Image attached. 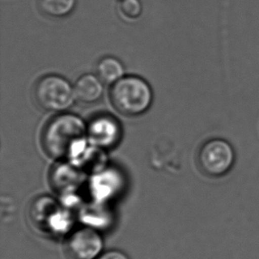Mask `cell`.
<instances>
[{
	"label": "cell",
	"instance_id": "6da1fadb",
	"mask_svg": "<svg viewBox=\"0 0 259 259\" xmlns=\"http://www.w3.org/2000/svg\"><path fill=\"white\" fill-rule=\"evenodd\" d=\"M87 126L74 114H60L46 124L42 133V147L53 158L76 157L85 149Z\"/></svg>",
	"mask_w": 259,
	"mask_h": 259
},
{
	"label": "cell",
	"instance_id": "7a4b0ae2",
	"mask_svg": "<svg viewBox=\"0 0 259 259\" xmlns=\"http://www.w3.org/2000/svg\"><path fill=\"white\" fill-rule=\"evenodd\" d=\"M152 98L150 85L137 76H124L113 83L110 91L112 106L120 114L130 117L146 112Z\"/></svg>",
	"mask_w": 259,
	"mask_h": 259
},
{
	"label": "cell",
	"instance_id": "3957f363",
	"mask_svg": "<svg viewBox=\"0 0 259 259\" xmlns=\"http://www.w3.org/2000/svg\"><path fill=\"white\" fill-rule=\"evenodd\" d=\"M236 151L229 141L213 137L205 141L197 151L200 171L210 178H223L232 172L236 163Z\"/></svg>",
	"mask_w": 259,
	"mask_h": 259
},
{
	"label": "cell",
	"instance_id": "277c9868",
	"mask_svg": "<svg viewBox=\"0 0 259 259\" xmlns=\"http://www.w3.org/2000/svg\"><path fill=\"white\" fill-rule=\"evenodd\" d=\"M35 101L41 108L51 112H60L74 103V88L59 75H46L35 84Z\"/></svg>",
	"mask_w": 259,
	"mask_h": 259
},
{
	"label": "cell",
	"instance_id": "5b68a950",
	"mask_svg": "<svg viewBox=\"0 0 259 259\" xmlns=\"http://www.w3.org/2000/svg\"><path fill=\"white\" fill-rule=\"evenodd\" d=\"M104 240L97 229L88 227L72 232L66 242L70 259H96L101 255Z\"/></svg>",
	"mask_w": 259,
	"mask_h": 259
},
{
	"label": "cell",
	"instance_id": "8992f818",
	"mask_svg": "<svg viewBox=\"0 0 259 259\" xmlns=\"http://www.w3.org/2000/svg\"><path fill=\"white\" fill-rule=\"evenodd\" d=\"M32 221L42 230L53 234H64L69 227L67 215L60 211L54 200L41 197L34 203L31 209Z\"/></svg>",
	"mask_w": 259,
	"mask_h": 259
},
{
	"label": "cell",
	"instance_id": "52a82bcc",
	"mask_svg": "<svg viewBox=\"0 0 259 259\" xmlns=\"http://www.w3.org/2000/svg\"><path fill=\"white\" fill-rule=\"evenodd\" d=\"M88 137L93 144L100 147H111L119 140V123L110 116L95 118L87 127Z\"/></svg>",
	"mask_w": 259,
	"mask_h": 259
},
{
	"label": "cell",
	"instance_id": "ba28073f",
	"mask_svg": "<svg viewBox=\"0 0 259 259\" xmlns=\"http://www.w3.org/2000/svg\"><path fill=\"white\" fill-rule=\"evenodd\" d=\"M74 96L81 103L91 104L101 98L104 87L102 81L93 74H84L78 79L74 87Z\"/></svg>",
	"mask_w": 259,
	"mask_h": 259
},
{
	"label": "cell",
	"instance_id": "9c48e42d",
	"mask_svg": "<svg viewBox=\"0 0 259 259\" xmlns=\"http://www.w3.org/2000/svg\"><path fill=\"white\" fill-rule=\"evenodd\" d=\"M97 74L102 81L113 84L124 77V67L116 58L105 57L98 62Z\"/></svg>",
	"mask_w": 259,
	"mask_h": 259
},
{
	"label": "cell",
	"instance_id": "30bf717a",
	"mask_svg": "<svg viewBox=\"0 0 259 259\" xmlns=\"http://www.w3.org/2000/svg\"><path fill=\"white\" fill-rule=\"evenodd\" d=\"M76 0H40V7L45 14L51 17H65L71 14Z\"/></svg>",
	"mask_w": 259,
	"mask_h": 259
},
{
	"label": "cell",
	"instance_id": "8fae6325",
	"mask_svg": "<svg viewBox=\"0 0 259 259\" xmlns=\"http://www.w3.org/2000/svg\"><path fill=\"white\" fill-rule=\"evenodd\" d=\"M119 10L122 17L130 21H134L140 17L143 11L139 0H120Z\"/></svg>",
	"mask_w": 259,
	"mask_h": 259
},
{
	"label": "cell",
	"instance_id": "7c38bea8",
	"mask_svg": "<svg viewBox=\"0 0 259 259\" xmlns=\"http://www.w3.org/2000/svg\"><path fill=\"white\" fill-rule=\"evenodd\" d=\"M96 259H130V257L122 251L113 249L102 253L101 255Z\"/></svg>",
	"mask_w": 259,
	"mask_h": 259
}]
</instances>
